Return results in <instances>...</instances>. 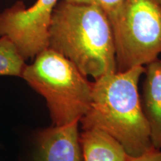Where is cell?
Wrapping results in <instances>:
<instances>
[{"mask_svg": "<svg viewBox=\"0 0 161 161\" xmlns=\"http://www.w3.org/2000/svg\"><path fill=\"white\" fill-rule=\"evenodd\" d=\"M25 61L8 38L0 37V76L20 77Z\"/></svg>", "mask_w": 161, "mask_h": 161, "instance_id": "9c48e42d", "label": "cell"}, {"mask_svg": "<svg viewBox=\"0 0 161 161\" xmlns=\"http://www.w3.org/2000/svg\"><path fill=\"white\" fill-rule=\"evenodd\" d=\"M142 107L150 130L152 146L161 149V60L147 64Z\"/></svg>", "mask_w": 161, "mask_h": 161, "instance_id": "52a82bcc", "label": "cell"}, {"mask_svg": "<svg viewBox=\"0 0 161 161\" xmlns=\"http://www.w3.org/2000/svg\"><path fill=\"white\" fill-rule=\"evenodd\" d=\"M20 77L45 98L54 125L79 122L87 111L92 82L55 50L47 48L38 54Z\"/></svg>", "mask_w": 161, "mask_h": 161, "instance_id": "3957f363", "label": "cell"}, {"mask_svg": "<svg viewBox=\"0 0 161 161\" xmlns=\"http://www.w3.org/2000/svg\"><path fill=\"white\" fill-rule=\"evenodd\" d=\"M64 1L97 6L103 10L107 15H108L115 11L123 0H64Z\"/></svg>", "mask_w": 161, "mask_h": 161, "instance_id": "30bf717a", "label": "cell"}, {"mask_svg": "<svg viewBox=\"0 0 161 161\" xmlns=\"http://www.w3.org/2000/svg\"><path fill=\"white\" fill-rule=\"evenodd\" d=\"M145 70L144 66H134L92 82L90 106L79 121L83 130L98 128L108 133L132 158L154 148L138 92Z\"/></svg>", "mask_w": 161, "mask_h": 161, "instance_id": "6da1fadb", "label": "cell"}, {"mask_svg": "<svg viewBox=\"0 0 161 161\" xmlns=\"http://www.w3.org/2000/svg\"><path fill=\"white\" fill-rule=\"evenodd\" d=\"M83 161H130L119 141L98 128L84 129L79 136Z\"/></svg>", "mask_w": 161, "mask_h": 161, "instance_id": "ba28073f", "label": "cell"}, {"mask_svg": "<svg viewBox=\"0 0 161 161\" xmlns=\"http://www.w3.org/2000/svg\"><path fill=\"white\" fill-rule=\"evenodd\" d=\"M78 123L40 130L30 161H83Z\"/></svg>", "mask_w": 161, "mask_h": 161, "instance_id": "8992f818", "label": "cell"}, {"mask_svg": "<svg viewBox=\"0 0 161 161\" xmlns=\"http://www.w3.org/2000/svg\"><path fill=\"white\" fill-rule=\"evenodd\" d=\"M49 48L68 58L86 77L117 72L111 26L97 6L60 0L52 14Z\"/></svg>", "mask_w": 161, "mask_h": 161, "instance_id": "7a4b0ae2", "label": "cell"}, {"mask_svg": "<svg viewBox=\"0 0 161 161\" xmlns=\"http://www.w3.org/2000/svg\"><path fill=\"white\" fill-rule=\"evenodd\" d=\"M60 0H37L31 7L17 3L0 14V37L8 38L24 60L49 48L52 14Z\"/></svg>", "mask_w": 161, "mask_h": 161, "instance_id": "5b68a950", "label": "cell"}, {"mask_svg": "<svg viewBox=\"0 0 161 161\" xmlns=\"http://www.w3.org/2000/svg\"><path fill=\"white\" fill-rule=\"evenodd\" d=\"M117 72L144 66L161 54V5L157 0H123L108 15Z\"/></svg>", "mask_w": 161, "mask_h": 161, "instance_id": "277c9868", "label": "cell"}, {"mask_svg": "<svg viewBox=\"0 0 161 161\" xmlns=\"http://www.w3.org/2000/svg\"><path fill=\"white\" fill-rule=\"evenodd\" d=\"M130 161H161V149L153 148L140 156L132 158Z\"/></svg>", "mask_w": 161, "mask_h": 161, "instance_id": "8fae6325", "label": "cell"}, {"mask_svg": "<svg viewBox=\"0 0 161 161\" xmlns=\"http://www.w3.org/2000/svg\"><path fill=\"white\" fill-rule=\"evenodd\" d=\"M157 1H158V3H160V5H161V0H157Z\"/></svg>", "mask_w": 161, "mask_h": 161, "instance_id": "7c38bea8", "label": "cell"}]
</instances>
